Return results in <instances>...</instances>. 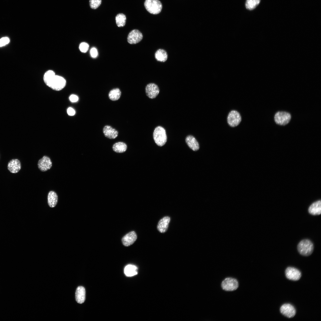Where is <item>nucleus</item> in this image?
I'll return each instance as SVG.
<instances>
[{
  "instance_id": "1",
  "label": "nucleus",
  "mask_w": 321,
  "mask_h": 321,
  "mask_svg": "<svg viewBox=\"0 0 321 321\" xmlns=\"http://www.w3.org/2000/svg\"><path fill=\"white\" fill-rule=\"evenodd\" d=\"M297 248L300 254L303 256H308L313 253L314 246L313 243L310 240L304 239L299 243Z\"/></svg>"
},
{
  "instance_id": "2",
  "label": "nucleus",
  "mask_w": 321,
  "mask_h": 321,
  "mask_svg": "<svg viewBox=\"0 0 321 321\" xmlns=\"http://www.w3.org/2000/svg\"><path fill=\"white\" fill-rule=\"evenodd\" d=\"M153 138L156 144L158 146L164 145L167 141V136L165 129L160 126L156 127L153 133Z\"/></svg>"
},
{
  "instance_id": "3",
  "label": "nucleus",
  "mask_w": 321,
  "mask_h": 321,
  "mask_svg": "<svg viewBox=\"0 0 321 321\" xmlns=\"http://www.w3.org/2000/svg\"><path fill=\"white\" fill-rule=\"evenodd\" d=\"M144 6L147 11L153 14H159L162 8V3L159 0H146Z\"/></svg>"
},
{
  "instance_id": "4",
  "label": "nucleus",
  "mask_w": 321,
  "mask_h": 321,
  "mask_svg": "<svg viewBox=\"0 0 321 321\" xmlns=\"http://www.w3.org/2000/svg\"><path fill=\"white\" fill-rule=\"evenodd\" d=\"M66 84V81L64 78L56 75L48 86L54 90L59 91L63 89Z\"/></svg>"
},
{
  "instance_id": "5",
  "label": "nucleus",
  "mask_w": 321,
  "mask_h": 321,
  "mask_svg": "<svg viewBox=\"0 0 321 321\" xmlns=\"http://www.w3.org/2000/svg\"><path fill=\"white\" fill-rule=\"evenodd\" d=\"M291 119L290 114L285 111H278L275 115L274 119L276 123L279 125H284L287 124Z\"/></svg>"
},
{
  "instance_id": "6",
  "label": "nucleus",
  "mask_w": 321,
  "mask_h": 321,
  "mask_svg": "<svg viewBox=\"0 0 321 321\" xmlns=\"http://www.w3.org/2000/svg\"><path fill=\"white\" fill-rule=\"evenodd\" d=\"M238 283L237 280L235 278H227L222 282L221 287L224 290L226 291H233L236 290L238 287Z\"/></svg>"
},
{
  "instance_id": "7",
  "label": "nucleus",
  "mask_w": 321,
  "mask_h": 321,
  "mask_svg": "<svg viewBox=\"0 0 321 321\" xmlns=\"http://www.w3.org/2000/svg\"><path fill=\"white\" fill-rule=\"evenodd\" d=\"M227 120L229 125L234 127L237 126L240 124L241 120V118L238 112L232 110L229 113Z\"/></svg>"
},
{
  "instance_id": "8",
  "label": "nucleus",
  "mask_w": 321,
  "mask_h": 321,
  "mask_svg": "<svg viewBox=\"0 0 321 321\" xmlns=\"http://www.w3.org/2000/svg\"><path fill=\"white\" fill-rule=\"evenodd\" d=\"M37 165L39 169L41 171H45L51 168L52 163L49 157L45 155L38 160Z\"/></svg>"
},
{
  "instance_id": "9",
  "label": "nucleus",
  "mask_w": 321,
  "mask_h": 321,
  "mask_svg": "<svg viewBox=\"0 0 321 321\" xmlns=\"http://www.w3.org/2000/svg\"><path fill=\"white\" fill-rule=\"evenodd\" d=\"M285 273L287 278L294 281L299 280L301 276L300 271L293 267H288L285 270Z\"/></svg>"
},
{
  "instance_id": "10",
  "label": "nucleus",
  "mask_w": 321,
  "mask_h": 321,
  "mask_svg": "<svg viewBox=\"0 0 321 321\" xmlns=\"http://www.w3.org/2000/svg\"><path fill=\"white\" fill-rule=\"evenodd\" d=\"M142 38L141 33L137 29H134L129 34L127 40L130 44H135L140 42Z\"/></svg>"
},
{
  "instance_id": "11",
  "label": "nucleus",
  "mask_w": 321,
  "mask_h": 321,
  "mask_svg": "<svg viewBox=\"0 0 321 321\" xmlns=\"http://www.w3.org/2000/svg\"><path fill=\"white\" fill-rule=\"evenodd\" d=\"M280 311L283 315L289 318L293 317L296 314V310L294 307L288 303L282 305L280 308Z\"/></svg>"
},
{
  "instance_id": "12",
  "label": "nucleus",
  "mask_w": 321,
  "mask_h": 321,
  "mask_svg": "<svg viewBox=\"0 0 321 321\" xmlns=\"http://www.w3.org/2000/svg\"><path fill=\"white\" fill-rule=\"evenodd\" d=\"M147 95L150 98H155L159 93L160 91L158 86L153 83L148 84L145 87Z\"/></svg>"
},
{
  "instance_id": "13",
  "label": "nucleus",
  "mask_w": 321,
  "mask_h": 321,
  "mask_svg": "<svg viewBox=\"0 0 321 321\" xmlns=\"http://www.w3.org/2000/svg\"><path fill=\"white\" fill-rule=\"evenodd\" d=\"M137 238L136 232H131L125 235L122 238L123 244L126 246H129L134 243Z\"/></svg>"
},
{
  "instance_id": "14",
  "label": "nucleus",
  "mask_w": 321,
  "mask_h": 321,
  "mask_svg": "<svg viewBox=\"0 0 321 321\" xmlns=\"http://www.w3.org/2000/svg\"><path fill=\"white\" fill-rule=\"evenodd\" d=\"M103 132L105 137L110 139H115L118 134V132L116 129L108 125L103 127Z\"/></svg>"
},
{
  "instance_id": "15",
  "label": "nucleus",
  "mask_w": 321,
  "mask_h": 321,
  "mask_svg": "<svg viewBox=\"0 0 321 321\" xmlns=\"http://www.w3.org/2000/svg\"><path fill=\"white\" fill-rule=\"evenodd\" d=\"M21 168V163L18 159H13L8 163L7 168L9 171L12 173L18 172Z\"/></svg>"
},
{
  "instance_id": "16",
  "label": "nucleus",
  "mask_w": 321,
  "mask_h": 321,
  "mask_svg": "<svg viewBox=\"0 0 321 321\" xmlns=\"http://www.w3.org/2000/svg\"><path fill=\"white\" fill-rule=\"evenodd\" d=\"M309 213L310 214L316 215H319L321 213V201L318 200L312 203L308 209Z\"/></svg>"
},
{
  "instance_id": "17",
  "label": "nucleus",
  "mask_w": 321,
  "mask_h": 321,
  "mask_svg": "<svg viewBox=\"0 0 321 321\" xmlns=\"http://www.w3.org/2000/svg\"><path fill=\"white\" fill-rule=\"evenodd\" d=\"M170 218L168 216H165L161 219L157 225V229L161 233H164L167 230Z\"/></svg>"
},
{
  "instance_id": "18",
  "label": "nucleus",
  "mask_w": 321,
  "mask_h": 321,
  "mask_svg": "<svg viewBox=\"0 0 321 321\" xmlns=\"http://www.w3.org/2000/svg\"><path fill=\"white\" fill-rule=\"evenodd\" d=\"M86 292L84 288L82 286L78 287L75 292V299L78 303H83L85 300Z\"/></svg>"
},
{
  "instance_id": "19",
  "label": "nucleus",
  "mask_w": 321,
  "mask_h": 321,
  "mask_svg": "<svg viewBox=\"0 0 321 321\" xmlns=\"http://www.w3.org/2000/svg\"><path fill=\"white\" fill-rule=\"evenodd\" d=\"M185 141L188 147L193 150L196 151L199 149V144L193 136L191 135L187 136L185 138Z\"/></svg>"
},
{
  "instance_id": "20",
  "label": "nucleus",
  "mask_w": 321,
  "mask_h": 321,
  "mask_svg": "<svg viewBox=\"0 0 321 321\" xmlns=\"http://www.w3.org/2000/svg\"><path fill=\"white\" fill-rule=\"evenodd\" d=\"M58 197L56 193L54 191H50L48 195V203L51 207H55L58 202Z\"/></svg>"
},
{
  "instance_id": "21",
  "label": "nucleus",
  "mask_w": 321,
  "mask_h": 321,
  "mask_svg": "<svg viewBox=\"0 0 321 321\" xmlns=\"http://www.w3.org/2000/svg\"><path fill=\"white\" fill-rule=\"evenodd\" d=\"M155 56L156 60L160 62H165L168 58L166 52L165 50L161 49H159L156 51Z\"/></svg>"
},
{
  "instance_id": "22",
  "label": "nucleus",
  "mask_w": 321,
  "mask_h": 321,
  "mask_svg": "<svg viewBox=\"0 0 321 321\" xmlns=\"http://www.w3.org/2000/svg\"><path fill=\"white\" fill-rule=\"evenodd\" d=\"M127 148L126 144L122 142L115 143L113 146V150L117 153H121L126 151Z\"/></svg>"
},
{
  "instance_id": "23",
  "label": "nucleus",
  "mask_w": 321,
  "mask_h": 321,
  "mask_svg": "<svg viewBox=\"0 0 321 321\" xmlns=\"http://www.w3.org/2000/svg\"><path fill=\"white\" fill-rule=\"evenodd\" d=\"M121 92L118 88L114 89L109 92L108 96L109 98L112 101H116L120 97Z\"/></svg>"
},
{
  "instance_id": "24",
  "label": "nucleus",
  "mask_w": 321,
  "mask_h": 321,
  "mask_svg": "<svg viewBox=\"0 0 321 321\" xmlns=\"http://www.w3.org/2000/svg\"><path fill=\"white\" fill-rule=\"evenodd\" d=\"M137 268L136 266L129 265L125 268L124 273L127 276H133L137 274Z\"/></svg>"
},
{
  "instance_id": "25",
  "label": "nucleus",
  "mask_w": 321,
  "mask_h": 321,
  "mask_svg": "<svg viewBox=\"0 0 321 321\" xmlns=\"http://www.w3.org/2000/svg\"><path fill=\"white\" fill-rule=\"evenodd\" d=\"M126 16L122 13L118 14L115 17V20L117 25L119 27L124 26L126 23Z\"/></svg>"
},
{
  "instance_id": "26",
  "label": "nucleus",
  "mask_w": 321,
  "mask_h": 321,
  "mask_svg": "<svg viewBox=\"0 0 321 321\" xmlns=\"http://www.w3.org/2000/svg\"><path fill=\"white\" fill-rule=\"evenodd\" d=\"M56 75L55 73L52 70H49L45 73L43 80L45 84L48 86Z\"/></svg>"
},
{
  "instance_id": "27",
  "label": "nucleus",
  "mask_w": 321,
  "mask_h": 321,
  "mask_svg": "<svg viewBox=\"0 0 321 321\" xmlns=\"http://www.w3.org/2000/svg\"><path fill=\"white\" fill-rule=\"evenodd\" d=\"M260 1V0H246V7L249 10H253L259 4Z\"/></svg>"
},
{
  "instance_id": "28",
  "label": "nucleus",
  "mask_w": 321,
  "mask_h": 321,
  "mask_svg": "<svg viewBox=\"0 0 321 321\" xmlns=\"http://www.w3.org/2000/svg\"><path fill=\"white\" fill-rule=\"evenodd\" d=\"M101 0H89L90 6L92 9H96L101 4Z\"/></svg>"
},
{
  "instance_id": "29",
  "label": "nucleus",
  "mask_w": 321,
  "mask_h": 321,
  "mask_svg": "<svg viewBox=\"0 0 321 321\" xmlns=\"http://www.w3.org/2000/svg\"><path fill=\"white\" fill-rule=\"evenodd\" d=\"M89 47V46L88 43L85 42H83L79 45V49L81 52L86 53L88 50Z\"/></svg>"
},
{
  "instance_id": "30",
  "label": "nucleus",
  "mask_w": 321,
  "mask_h": 321,
  "mask_svg": "<svg viewBox=\"0 0 321 321\" xmlns=\"http://www.w3.org/2000/svg\"><path fill=\"white\" fill-rule=\"evenodd\" d=\"M10 40L7 37H3L0 39V47H2L8 44L10 42Z\"/></svg>"
},
{
  "instance_id": "31",
  "label": "nucleus",
  "mask_w": 321,
  "mask_h": 321,
  "mask_svg": "<svg viewBox=\"0 0 321 321\" xmlns=\"http://www.w3.org/2000/svg\"><path fill=\"white\" fill-rule=\"evenodd\" d=\"M90 54L91 56L93 58H95L98 55V52L97 49L94 47L91 48L90 51Z\"/></svg>"
},
{
  "instance_id": "32",
  "label": "nucleus",
  "mask_w": 321,
  "mask_h": 321,
  "mask_svg": "<svg viewBox=\"0 0 321 321\" xmlns=\"http://www.w3.org/2000/svg\"><path fill=\"white\" fill-rule=\"evenodd\" d=\"M69 99L71 102H75L78 101V97L76 95H72L70 96Z\"/></svg>"
},
{
  "instance_id": "33",
  "label": "nucleus",
  "mask_w": 321,
  "mask_h": 321,
  "mask_svg": "<svg viewBox=\"0 0 321 321\" xmlns=\"http://www.w3.org/2000/svg\"><path fill=\"white\" fill-rule=\"evenodd\" d=\"M67 113L69 115L72 116L75 115V111L72 108L69 107L67 110Z\"/></svg>"
}]
</instances>
